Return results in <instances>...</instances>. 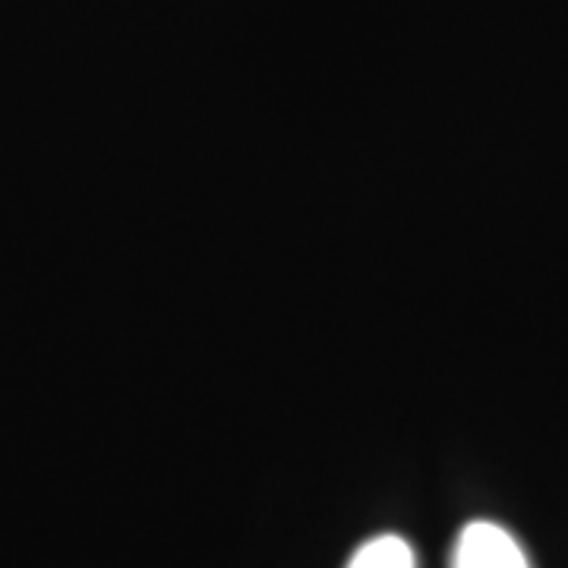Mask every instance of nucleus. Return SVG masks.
I'll return each instance as SVG.
<instances>
[{"label":"nucleus","instance_id":"f257e3e1","mask_svg":"<svg viewBox=\"0 0 568 568\" xmlns=\"http://www.w3.org/2000/svg\"><path fill=\"white\" fill-rule=\"evenodd\" d=\"M452 568H530L515 537L493 521H474L455 544Z\"/></svg>","mask_w":568,"mask_h":568},{"label":"nucleus","instance_id":"f03ea898","mask_svg":"<svg viewBox=\"0 0 568 568\" xmlns=\"http://www.w3.org/2000/svg\"><path fill=\"white\" fill-rule=\"evenodd\" d=\"M347 568H414V552L407 547V540L395 534H383L366 540L364 547L351 556Z\"/></svg>","mask_w":568,"mask_h":568}]
</instances>
